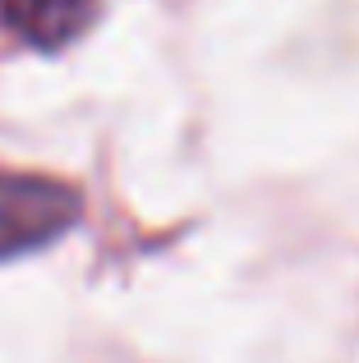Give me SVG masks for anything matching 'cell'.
Returning a JSON list of instances; mask_svg holds the SVG:
<instances>
[{
    "label": "cell",
    "mask_w": 359,
    "mask_h": 363,
    "mask_svg": "<svg viewBox=\"0 0 359 363\" xmlns=\"http://www.w3.org/2000/svg\"><path fill=\"white\" fill-rule=\"evenodd\" d=\"M79 216V194L60 179L0 175V257L28 253L65 235Z\"/></svg>",
    "instance_id": "6da1fadb"
},
{
    "label": "cell",
    "mask_w": 359,
    "mask_h": 363,
    "mask_svg": "<svg viewBox=\"0 0 359 363\" xmlns=\"http://www.w3.org/2000/svg\"><path fill=\"white\" fill-rule=\"evenodd\" d=\"M97 0H0V14L23 42L33 46H65L88 28Z\"/></svg>",
    "instance_id": "7a4b0ae2"
}]
</instances>
